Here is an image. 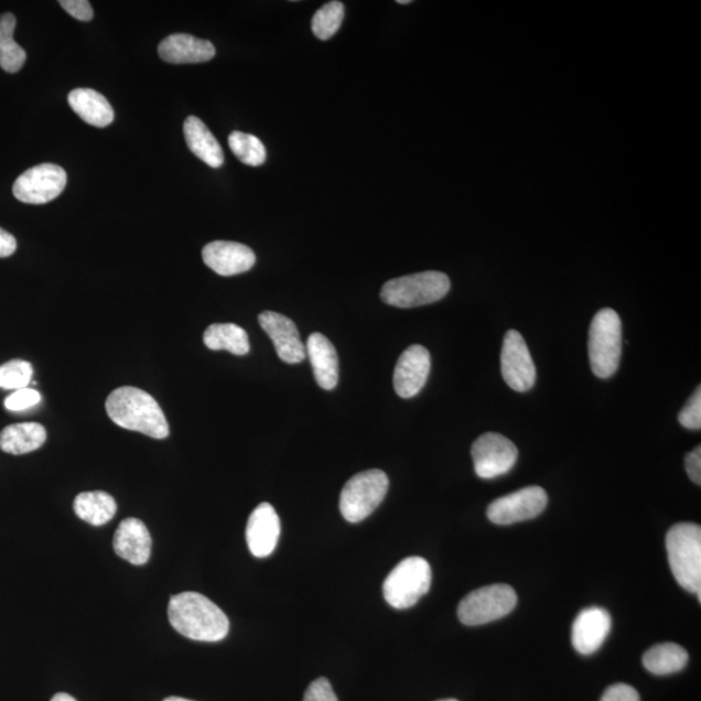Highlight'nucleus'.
Segmentation results:
<instances>
[{
  "label": "nucleus",
  "instance_id": "obj_1",
  "mask_svg": "<svg viewBox=\"0 0 701 701\" xmlns=\"http://www.w3.org/2000/svg\"><path fill=\"white\" fill-rule=\"evenodd\" d=\"M106 411L117 427L142 433L153 440H165L170 425L155 398L137 387H119L106 401Z\"/></svg>",
  "mask_w": 701,
  "mask_h": 701
},
{
  "label": "nucleus",
  "instance_id": "obj_2",
  "mask_svg": "<svg viewBox=\"0 0 701 701\" xmlns=\"http://www.w3.org/2000/svg\"><path fill=\"white\" fill-rule=\"evenodd\" d=\"M168 617L184 637L198 641H220L229 633V618L208 597L181 593L171 597Z\"/></svg>",
  "mask_w": 701,
  "mask_h": 701
},
{
  "label": "nucleus",
  "instance_id": "obj_3",
  "mask_svg": "<svg viewBox=\"0 0 701 701\" xmlns=\"http://www.w3.org/2000/svg\"><path fill=\"white\" fill-rule=\"evenodd\" d=\"M667 551L671 573L684 590L701 601V528L697 524H677L668 531Z\"/></svg>",
  "mask_w": 701,
  "mask_h": 701
},
{
  "label": "nucleus",
  "instance_id": "obj_4",
  "mask_svg": "<svg viewBox=\"0 0 701 701\" xmlns=\"http://www.w3.org/2000/svg\"><path fill=\"white\" fill-rule=\"evenodd\" d=\"M623 355V324L616 311L603 309L593 319L589 333L591 369L598 378L616 374Z\"/></svg>",
  "mask_w": 701,
  "mask_h": 701
},
{
  "label": "nucleus",
  "instance_id": "obj_5",
  "mask_svg": "<svg viewBox=\"0 0 701 701\" xmlns=\"http://www.w3.org/2000/svg\"><path fill=\"white\" fill-rule=\"evenodd\" d=\"M450 289L451 281L447 274L429 270L386 282L381 299L386 304L397 309H416L440 302L449 294Z\"/></svg>",
  "mask_w": 701,
  "mask_h": 701
},
{
  "label": "nucleus",
  "instance_id": "obj_6",
  "mask_svg": "<svg viewBox=\"0 0 701 701\" xmlns=\"http://www.w3.org/2000/svg\"><path fill=\"white\" fill-rule=\"evenodd\" d=\"M432 586V568L425 559L413 557L401 560L384 583L386 602L396 610H408L418 604Z\"/></svg>",
  "mask_w": 701,
  "mask_h": 701
},
{
  "label": "nucleus",
  "instance_id": "obj_7",
  "mask_svg": "<svg viewBox=\"0 0 701 701\" xmlns=\"http://www.w3.org/2000/svg\"><path fill=\"white\" fill-rule=\"evenodd\" d=\"M389 490V478L379 470L357 473L343 487L339 509L348 522H362L375 513Z\"/></svg>",
  "mask_w": 701,
  "mask_h": 701
},
{
  "label": "nucleus",
  "instance_id": "obj_8",
  "mask_svg": "<svg viewBox=\"0 0 701 701\" xmlns=\"http://www.w3.org/2000/svg\"><path fill=\"white\" fill-rule=\"evenodd\" d=\"M517 594L509 584H492L467 594L457 608L466 626H479L509 615L516 608Z\"/></svg>",
  "mask_w": 701,
  "mask_h": 701
},
{
  "label": "nucleus",
  "instance_id": "obj_9",
  "mask_svg": "<svg viewBox=\"0 0 701 701\" xmlns=\"http://www.w3.org/2000/svg\"><path fill=\"white\" fill-rule=\"evenodd\" d=\"M67 172L61 165L40 164L25 171L14 181V198L26 204L53 202L67 186Z\"/></svg>",
  "mask_w": 701,
  "mask_h": 701
},
{
  "label": "nucleus",
  "instance_id": "obj_10",
  "mask_svg": "<svg viewBox=\"0 0 701 701\" xmlns=\"http://www.w3.org/2000/svg\"><path fill=\"white\" fill-rule=\"evenodd\" d=\"M472 457L477 476L493 479L513 470L518 459V450L508 438L498 433H486L473 443Z\"/></svg>",
  "mask_w": 701,
  "mask_h": 701
},
{
  "label": "nucleus",
  "instance_id": "obj_11",
  "mask_svg": "<svg viewBox=\"0 0 701 701\" xmlns=\"http://www.w3.org/2000/svg\"><path fill=\"white\" fill-rule=\"evenodd\" d=\"M547 504L549 496L542 487H525L493 502L487 508V517L496 525L528 521L542 514Z\"/></svg>",
  "mask_w": 701,
  "mask_h": 701
},
{
  "label": "nucleus",
  "instance_id": "obj_12",
  "mask_svg": "<svg viewBox=\"0 0 701 701\" xmlns=\"http://www.w3.org/2000/svg\"><path fill=\"white\" fill-rule=\"evenodd\" d=\"M502 375L510 389L529 391L537 381V369L522 335L509 331L502 349Z\"/></svg>",
  "mask_w": 701,
  "mask_h": 701
},
{
  "label": "nucleus",
  "instance_id": "obj_13",
  "mask_svg": "<svg viewBox=\"0 0 701 701\" xmlns=\"http://www.w3.org/2000/svg\"><path fill=\"white\" fill-rule=\"evenodd\" d=\"M432 367L429 350L420 345L408 347L400 355L393 371V387L400 398L409 399L418 393L427 385Z\"/></svg>",
  "mask_w": 701,
  "mask_h": 701
},
{
  "label": "nucleus",
  "instance_id": "obj_14",
  "mask_svg": "<svg viewBox=\"0 0 701 701\" xmlns=\"http://www.w3.org/2000/svg\"><path fill=\"white\" fill-rule=\"evenodd\" d=\"M259 323L272 339L276 353L282 362L298 364L305 359V346L294 321L281 313L266 311L260 313Z\"/></svg>",
  "mask_w": 701,
  "mask_h": 701
},
{
  "label": "nucleus",
  "instance_id": "obj_15",
  "mask_svg": "<svg viewBox=\"0 0 701 701\" xmlns=\"http://www.w3.org/2000/svg\"><path fill=\"white\" fill-rule=\"evenodd\" d=\"M281 521L272 504L261 503L248 518L246 539L255 558L270 557L279 543Z\"/></svg>",
  "mask_w": 701,
  "mask_h": 701
},
{
  "label": "nucleus",
  "instance_id": "obj_16",
  "mask_svg": "<svg viewBox=\"0 0 701 701\" xmlns=\"http://www.w3.org/2000/svg\"><path fill=\"white\" fill-rule=\"evenodd\" d=\"M202 258L204 265L224 277L246 273L257 262L250 247L228 240L208 244L203 248Z\"/></svg>",
  "mask_w": 701,
  "mask_h": 701
},
{
  "label": "nucleus",
  "instance_id": "obj_17",
  "mask_svg": "<svg viewBox=\"0 0 701 701\" xmlns=\"http://www.w3.org/2000/svg\"><path fill=\"white\" fill-rule=\"evenodd\" d=\"M612 629L608 611L590 607L580 612L572 627V643L576 653L593 655L603 646Z\"/></svg>",
  "mask_w": 701,
  "mask_h": 701
},
{
  "label": "nucleus",
  "instance_id": "obj_18",
  "mask_svg": "<svg viewBox=\"0 0 701 701\" xmlns=\"http://www.w3.org/2000/svg\"><path fill=\"white\" fill-rule=\"evenodd\" d=\"M117 557L133 565H143L151 558L152 539L149 529L138 518H126L117 528L114 537Z\"/></svg>",
  "mask_w": 701,
  "mask_h": 701
},
{
  "label": "nucleus",
  "instance_id": "obj_19",
  "mask_svg": "<svg viewBox=\"0 0 701 701\" xmlns=\"http://www.w3.org/2000/svg\"><path fill=\"white\" fill-rule=\"evenodd\" d=\"M159 56L171 64H198L216 55L214 43L190 34L168 35L158 47Z\"/></svg>",
  "mask_w": 701,
  "mask_h": 701
},
{
  "label": "nucleus",
  "instance_id": "obj_20",
  "mask_svg": "<svg viewBox=\"0 0 701 701\" xmlns=\"http://www.w3.org/2000/svg\"><path fill=\"white\" fill-rule=\"evenodd\" d=\"M305 354L310 357L313 375L321 389H335L339 379V360L333 343L324 334L313 333L306 341Z\"/></svg>",
  "mask_w": 701,
  "mask_h": 701
},
{
  "label": "nucleus",
  "instance_id": "obj_21",
  "mask_svg": "<svg viewBox=\"0 0 701 701\" xmlns=\"http://www.w3.org/2000/svg\"><path fill=\"white\" fill-rule=\"evenodd\" d=\"M184 134L187 148L196 158L211 168L223 166L225 157L222 144L198 117H187L184 123Z\"/></svg>",
  "mask_w": 701,
  "mask_h": 701
},
{
  "label": "nucleus",
  "instance_id": "obj_22",
  "mask_svg": "<svg viewBox=\"0 0 701 701\" xmlns=\"http://www.w3.org/2000/svg\"><path fill=\"white\" fill-rule=\"evenodd\" d=\"M47 432L39 422H20L0 432V450L10 455H25L45 444Z\"/></svg>",
  "mask_w": 701,
  "mask_h": 701
},
{
  "label": "nucleus",
  "instance_id": "obj_23",
  "mask_svg": "<svg viewBox=\"0 0 701 701\" xmlns=\"http://www.w3.org/2000/svg\"><path fill=\"white\" fill-rule=\"evenodd\" d=\"M68 104L82 119L95 128H107L115 112L105 95L93 89H75L68 95Z\"/></svg>",
  "mask_w": 701,
  "mask_h": 701
},
{
  "label": "nucleus",
  "instance_id": "obj_24",
  "mask_svg": "<svg viewBox=\"0 0 701 701\" xmlns=\"http://www.w3.org/2000/svg\"><path fill=\"white\" fill-rule=\"evenodd\" d=\"M689 654L677 643H661L649 648L643 656V666L649 673L668 676L678 673L688 666Z\"/></svg>",
  "mask_w": 701,
  "mask_h": 701
},
{
  "label": "nucleus",
  "instance_id": "obj_25",
  "mask_svg": "<svg viewBox=\"0 0 701 701\" xmlns=\"http://www.w3.org/2000/svg\"><path fill=\"white\" fill-rule=\"evenodd\" d=\"M73 509L83 521L93 526H104L115 517L117 504L112 496L105 492H90L78 494Z\"/></svg>",
  "mask_w": 701,
  "mask_h": 701
},
{
  "label": "nucleus",
  "instance_id": "obj_26",
  "mask_svg": "<svg viewBox=\"0 0 701 701\" xmlns=\"http://www.w3.org/2000/svg\"><path fill=\"white\" fill-rule=\"evenodd\" d=\"M204 345L212 350H229L233 355L250 353V341L245 328L236 324H214L204 332Z\"/></svg>",
  "mask_w": 701,
  "mask_h": 701
},
{
  "label": "nucleus",
  "instance_id": "obj_27",
  "mask_svg": "<svg viewBox=\"0 0 701 701\" xmlns=\"http://www.w3.org/2000/svg\"><path fill=\"white\" fill-rule=\"evenodd\" d=\"M18 20L11 12L0 14V68L18 73L26 62V51L13 40Z\"/></svg>",
  "mask_w": 701,
  "mask_h": 701
},
{
  "label": "nucleus",
  "instance_id": "obj_28",
  "mask_svg": "<svg viewBox=\"0 0 701 701\" xmlns=\"http://www.w3.org/2000/svg\"><path fill=\"white\" fill-rule=\"evenodd\" d=\"M229 148L234 155L246 165L259 166L266 163V145L258 137L242 133V131H233L229 136Z\"/></svg>",
  "mask_w": 701,
  "mask_h": 701
},
{
  "label": "nucleus",
  "instance_id": "obj_29",
  "mask_svg": "<svg viewBox=\"0 0 701 701\" xmlns=\"http://www.w3.org/2000/svg\"><path fill=\"white\" fill-rule=\"evenodd\" d=\"M345 19V6L337 0L328 2L321 7L312 19V32L321 41L331 40Z\"/></svg>",
  "mask_w": 701,
  "mask_h": 701
},
{
  "label": "nucleus",
  "instance_id": "obj_30",
  "mask_svg": "<svg viewBox=\"0 0 701 701\" xmlns=\"http://www.w3.org/2000/svg\"><path fill=\"white\" fill-rule=\"evenodd\" d=\"M33 378V367L25 360H11L0 365V389L18 391L26 389Z\"/></svg>",
  "mask_w": 701,
  "mask_h": 701
},
{
  "label": "nucleus",
  "instance_id": "obj_31",
  "mask_svg": "<svg viewBox=\"0 0 701 701\" xmlns=\"http://www.w3.org/2000/svg\"><path fill=\"white\" fill-rule=\"evenodd\" d=\"M41 393L34 389H21L4 399V407L11 412H21L40 405Z\"/></svg>",
  "mask_w": 701,
  "mask_h": 701
},
{
  "label": "nucleus",
  "instance_id": "obj_32",
  "mask_svg": "<svg viewBox=\"0 0 701 701\" xmlns=\"http://www.w3.org/2000/svg\"><path fill=\"white\" fill-rule=\"evenodd\" d=\"M678 420L681 425L690 430L701 429V389L698 387L697 391L690 398L689 403L682 408V411L678 414Z\"/></svg>",
  "mask_w": 701,
  "mask_h": 701
},
{
  "label": "nucleus",
  "instance_id": "obj_33",
  "mask_svg": "<svg viewBox=\"0 0 701 701\" xmlns=\"http://www.w3.org/2000/svg\"><path fill=\"white\" fill-rule=\"evenodd\" d=\"M303 701H338L337 695L326 678H319L310 684Z\"/></svg>",
  "mask_w": 701,
  "mask_h": 701
},
{
  "label": "nucleus",
  "instance_id": "obj_34",
  "mask_svg": "<svg viewBox=\"0 0 701 701\" xmlns=\"http://www.w3.org/2000/svg\"><path fill=\"white\" fill-rule=\"evenodd\" d=\"M65 11H67L72 18L79 21H91L94 19V11L90 2L87 0H61L58 2Z\"/></svg>",
  "mask_w": 701,
  "mask_h": 701
},
{
  "label": "nucleus",
  "instance_id": "obj_35",
  "mask_svg": "<svg viewBox=\"0 0 701 701\" xmlns=\"http://www.w3.org/2000/svg\"><path fill=\"white\" fill-rule=\"evenodd\" d=\"M602 701H640L637 690L626 683L612 684L605 690Z\"/></svg>",
  "mask_w": 701,
  "mask_h": 701
},
{
  "label": "nucleus",
  "instance_id": "obj_36",
  "mask_svg": "<svg viewBox=\"0 0 701 701\" xmlns=\"http://www.w3.org/2000/svg\"><path fill=\"white\" fill-rule=\"evenodd\" d=\"M686 471H688L689 477L697 485H701V447L698 445L695 450L690 452L686 456Z\"/></svg>",
  "mask_w": 701,
  "mask_h": 701
},
{
  "label": "nucleus",
  "instance_id": "obj_37",
  "mask_svg": "<svg viewBox=\"0 0 701 701\" xmlns=\"http://www.w3.org/2000/svg\"><path fill=\"white\" fill-rule=\"evenodd\" d=\"M18 250V240L11 233L0 228V259L10 258Z\"/></svg>",
  "mask_w": 701,
  "mask_h": 701
},
{
  "label": "nucleus",
  "instance_id": "obj_38",
  "mask_svg": "<svg viewBox=\"0 0 701 701\" xmlns=\"http://www.w3.org/2000/svg\"><path fill=\"white\" fill-rule=\"evenodd\" d=\"M51 701H77L75 698L68 695V693H56V695L51 699Z\"/></svg>",
  "mask_w": 701,
  "mask_h": 701
},
{
  "label": "nucleus",
  "instance_id": "obj_39",
  "mask_svg": "<svg viewBox=\"0 0 701 701\" xmlns=\"http://www.w3.org/2000/svg\"><path fill=\"white\" fill-rule=\"evenodd\" d=\"M164 701H192V700H187L184 698H177V697H171V698H166Z\"/></svg>",
  "mask_w": 701,
  "mask_h": 701
},
{
  "label": "nucleus",
  "instance_id": "obj_40",
  "mask_svg": "<svg viewBox=\"0 0 701 701\" xmlns=\"http://www.w3.org/2000/svg\"><path fill=\"white\" fill-rule=\"evenodd\" d=\"M399 4H409L412 3L411 0H398Z\"/></svg>",
  "mask_w": 701,
  "mask_h": 701
},
{
  "label": "nucleus",
  "instance_id": "obj_41",
  "mask_svg": "<svg viewBox=\"0 0 701 701\" xmlns=\"http://www.w3.org/2000/svg\"><path fill=\"white\" fill-rule=\"evenodd\" d=\"M440 701H457L455 699L440 700Z\"/></svg>",
  "mask_w": 701,
  "mask_h": 701
}]
</instances>
